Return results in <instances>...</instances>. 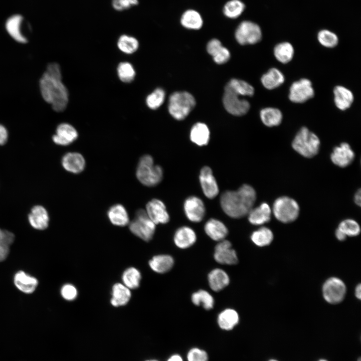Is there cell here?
<instances>
[{"label":"cell","mask_w":361,"mask_h":361,"mask_svg":"<svg viewBox=\"0 0 361 361\" xmlns=\"http://www.w3.org/2000/svg\"><path fill=\"white\" fill-rule=\"evenodd\" d=\"M40 88L44 100L51 105L57 112L63 111L69 101V92L62 81L59 65L52 63L48 65L40 81Z\"/></svg>","instance_id":"obj_1"},{"label":"cell","mask_w":361,"mask_h":361,"mask_svg":"<svg viewBox=\"0 0 361 361\" xmlns=\"http://www.w3.org/2000/svg\"><path fill=\"white\" fill-rule=\"evenodd\" d=\"M256 200V193L249 185L244 184L236 191H226L221 195L220 204L224 213L238 219L248 215Z\"/></svg>","instance_id":"obj_2"},{"label":"cell","mask_w":361,"mask_h":361,"mask_svg":"<svg viewBox=\"0 0 361 361\" xmlns=\"http://www.w3.org/2000/svg\"><path fill=\"white\" fill-rule=\"evenodd\" d=\"M320 141L318 137L307 127H303L296 133L292 142V148L299 154L311 158L319 152Z\"/></svg>","instance_id":"obj_3"},{"label":"cell","mask_w":361,"mask_h":361,"mask_svg":"<svg viewBox=\"0 0 361 361\" xmlns=\"http://www.w3.org/2000/svg\"><path fill=\"white\" fill-rule=\"evenodd\" d=\"M136 174L139 181L147 187L156 186L163 178L161 167L154 164L152 157L148 154L144 155L140 158Z\"/></svg>","instance_id":"obj_4"},{"label":"cell","mask_w":361,"mask_h":361,"mask_svg":"<svg viewBox=\"0 0 361 361\" xmlns=\"http://www.w3.org/2000/svg\"><path fill=\"white\" fill-rule=\"evenodd\" d=\"M196 105L194 96L187 92H175L169 97L168 111L175 119H184Z\"/></svg>","instance_id":"obj_5"},{"label":"cell","mask_w":361,"mask_h":361,"mask_svg":"<svg viewBox=\"0 0 361 361\" xmlns=\"http://www.w3.org/2000/svg\"><path fill=\"white\" fill-rule=\"evenodd\" d=\"M272 212L279 221L283 223H289L297 219L300 208L298 203L293 199L282 196L275 200Z\"/></svg>","instance_id":"obj_6"},{"label":"cell","mask_w":361,"mask_h":361,"mask_svg":"<svg viewBox=\"0 0 361 361\" xmlns=\"http://www.w3.org/2000/svg\"><path fill=\"white\" fill-rule=\"evenodd\" d=\"M130 231L145 241H149L154 234L155 224L149 218L146 211L138 210L129 225Z\"/></svg>","instance_id":"obj_7"},{"label":"cell","mask_w":361,"mask_h":361,"mask_svg":"<svg viewBox=\"0 0 361 361\" xmlns=\"http://www.w3.org/2000/svg\"><path fill=\"white\" fill-rule=\"evenodd\" d=\"M346 292L345 283L340 278L331 277L323 283L322 293L324 300L328 303L336 304L344 298Z\"/></svg>","instance_id":"obj_8"},{"label":"cell","mask_w":361,"mask_h":361,"mask_svg":"<svg viewBox=\"0 0 361 361\" xmlns=\"http://www.w3.org/2000/svg\"><path fill=\"white\" fill-rule=\"evenodd\" d=\"M240 95L226 85L223 102L226 110L236 116H242L246 114L250 109L249 102L239 98Z\"/></svg>","instance_id":"obj_9"},{"label":"cell","mask_w":361,"mask_h":361,"mask_svg":"<svg viewBox=\"0 0 361 361\" xmlns=\"http://www.w3.org/2000/svg\"><path fill=\"white\" fill-rule=\"evenodd\" d=\"M262 37L260 27L251 21H243L237 27L235 38L241 45L255 44L259 42Z\"/></svg>","instance_id":"obj_10"},{"label":"cell","mask_w":361,"mask_h":361,"mask_svg":"<svg viewBox=\"0 0 361 361\" xmlns=\"http://www.w3.org/2000/svg\"><path fill=\"white\" fill-rule=\"evenodd\" d=\"M314 95L311 82L309 79L302 78L291 84L289 98L292 102L302 103L312 98Z\"/></svg>","instance_id":"obj_11"},{"label":"cell","mask_w":361,"mask_h":361,"mask_svg":"<svg viewBox=\"0 0 361 361\" xmlns=\"http://www.w3.org/2000/svg\"><path fill=\"white\" fill-rule=\"evenodd\" d=\"M184 209L187 218L195 223L202 221L206 213L203 202L196 196L189 197L185 200Z\"/></svg>","instance_id":"obj_12"},{"label":"cell","mask_w":361,"mask_h":361,"mask_svg":"<svg viewBox=\"0 0 361 361\" xmlns=\"http://www.w3.org/2000/svg\"><path fill=\"white\" fill-rule=\"evenodd\" d=\"M214 257L216 262L222 264L234 265L238 261L237 253L232 248L231 242L226 240L219 241L217 244Z\"/></svg>","instance_id":"obj_13"},{"label":"cell","mask_w":361,"mask_h":361,"mask_svg":"<svg viewBox=\"0 0 361 361\" xmlns=\"http://www.w3.org/2000/svg\"><path fill=\"white\" fill-rule=\"evenodd\" d=\"M199 180L203 192L207 198L213 199L218 195V185L209 166H205L202 168L200 172Z\"/></svg>","instance_id":"obj_14"},{"label":"cell","mask_w":361,"mask_h":361,"mask_svg":"<svg viewBox=\"0 0 361 361\" xmlns=\"http://www.w3.org/2000/svg\"><path fill=\"white\" fill-rule=\"evenodd\" d=\"M354 157V151L346 142H342L335 147L330 154L331 161L340 167L348 166L353 161Z\"/></svg>","instance_id":"obj_15"},{"label":"cell","mask_w":361,"mask_h":361,"mask_svg":"<svg viewBox=\"0 0 361 361\" xmlns=\"http://www.w3.org/2000/svg\"><path fill=\"white\" fill-rule=\"evenodd\" d=\"M145 211L155 225L166 224L169 221V216L164 204L158 199H154L148 202Z\"/></svg>","instance_id":"obj_16"},{"label":"cell","mask_w":361,"mask_h":361,"mask_svg":"<svg viewBox=\"0 0 361 361\" xmlns=\"http://www.w3.org/2000/svg\"><path fill=\"white\" fill-rule=\"evenodd\" d=\"M78 136L76 129L67 123L60 124L57 127L56 134L52 137L55 143L60 145H68L77 139Z\"/></svg>","instance_id":"obj_17"},{"label":"cell","mask_w":361,"mask_h":361,"mask_svg":"<svg viewBox=\"0 0 361 361\" xmlns=\"http://www.w3.org/2000/svg\"><path fill=\"white\" fill-rule=\"evenodd\" d=\"M28 220L31 226L37 230H44L49 226L48 213L44 207L40 205L35 206L31 209Z\"/></svg>","instance_id":"obj_18"},{"label":"cell","mask_w":361,"mask_h":361,"mask_svg":"<svg viewBox=\"0 0 361 361\" xmlns=\"http://www.w3.org/2000/svg\"><path fill=\"white\" fill-rule=\"evenodd\" d=\"M197 240V235L193 229L188 226H183L176 230L173 241L175 245L180 249H187L193 245Z\"/></svg>","instance_id":"obj_19"},{"label":"cell","mask_w":361,"mask_h":361,"mask_svg":"<svg viewBox=\"0 0 361 361\" xmlns=\"http://www.w3.org/2000/svg\"><path fill=\"white\" fill-rule=\"evenodd\" d=\"M272 209L266 203L252 208L248 214L249 222L254 225H262L268 222L271 218Z\"/></svg>","instance_id":"obj_20"},{"label":"cell","mask_w":361,"mask_h":361,"mask_svg":"<svg viewBox=\"0 0 361 361\" xmlns=\"http://www.w3.org/2000/svg\"><path fill=\"white\" fill-rule=\"evenodd\" d=\"M14 282L19 290L27 294L34 292L38 285V281L36 278L23 271H19L15 274Z\"/></svg>","instance_id":"obj_21"},{"label":"cell","mask_w":361,"mask_h":361,"mask_svg":"<svg viewBox=\"0 0 361 361\" xmlns=\"http://www.w3.org/2000/svg\"><path fill=\"white\" fill-rule=\"evenodd\" d=\"M204 230L211 239L216 241L224 240L228 234L226 225L221 221L214 218L210 219L206 223Z\"/></svg>","instance_id":"obj_22"},{"label":"cell","mask_w":361,"mask_h":361,"mask_svg":"<svg viewBox=\"0 0 361 361\" xmlns=\"http://www.w3.org/2000/svg\"><path fill=\"white\" fill-rule=\"evenodd\" d=\"M62 164L65 169L72 173L82 172L85 166L83 156L78 152H68L62 159Z\"/></svg>","instance_id":"obj_23"},{"label":"cell","mask_w":361,"mask_h":361,"mask_svg":"<svg viewBox=\"0 0 361 361\" xmlns=\"http://www.w3.org/2000/svg\"><path fill=\"white\" fill-rule=\"evenodd\" d=\"M207 50L217 64H224L230 59L229 51L223 47L221 42L217 39H214L210 41L207 44Z\"/></svg>","instance_id":"obj_24"},{"label":"cell","mask_w":361,"mask_h":361,"mask_svg":"<svg viewBox=\"0 0 361 361\" xmlns=\"http://www.w3.org/2000/svg\"><path fill=\"white\" fill-rule=\"evenodd\" d=\"M334 102L341 110L349 108L353 103L354 97L352 92L346 87L338 85L333 89Z\"/></svg>","instance_id":"obj_25"},{"label":"cell","mask_w":361,"mask_h":361,"mask_svg":"<svg viewBox=\"0 0 361 361\" xmlns=\"http://www.w3.org/2000/svg\"><path fill=\"white\" fill-rule=\"evenodd\" d=\"M208 282L211 289L218 292L229 285L230 278L224 270L220 268H215L209 273Z\"/></svg>","instance_id":"obj_26"},{"label":"cell","mask_w":361,"mask_h":361,"mask_svg":"<svg viewBox=\"0 0 361 361\" xmlns=\"http://www.w3.org/2000/svg\"><path fill=\"white\" fill-rule=\"evenodd\" d=\"M23 18L19 15H14L8 19L6 23V28L9 35L17 42L25 43L27 39L22 34L21 26Z\"/></svg>","instance_id":"obj_27"},{"label":"cell","mask_w":361,"mask_h":361,"mask_svg":"<svg viewBox=\"0 0 361 361\" xmlns=\"http://www.w3.org/2000/svg\"><path fill=\"white\" fill-rule=\"evenodd\" d=\"M210 132L205 123L198 122L192 127L190 132L191 140L198 146H202L208 144Z\"/></svg>","instance_id":"obj_28"},{"label":"cell","mask_w":361,"mask_h":361,"mask_svg":"<svg viewBox=\"0 0 361 361\" xmlns=\"http://www.w3.org/2000/svg\"><path fill=\"white\" fill-rule=\"evenodd\" d=\"M112 298L110 302L114 307L125 305L131 298V292L128 288L121 283H116L112 287Z\"/></svg>","instance_id":"obj_29"},{"label":"cell","mask_w":361,"mask_h":361,"mask_svg":"<svg viewBox=\"0 0 361 361\" xmlns=\"http://www.w3.org/2000/svg\"><path fill=\"white\" fill-rule=\"evenodd\" d=\"M174 264L173 258L169 255H156L149 261L150 268L158 273H165L169 271Z\"/></svg>","instance_id":"obj_30"},{"label":"cell","mask_w":361,"mask_h":361,"mask_svg":"<svg viewBox=\"0 0 361 361\" xmlns=\"http://www.w3.org/2000/svg\"><path fill=\"white\" fill-rule=\"evenodd\" d=\"M261 80L265 88L272 90L282 85L285 81V77L279 70L272 68L262 76Z\"/></svg>","instance_id":"obj_31"},{"label":"cell","mask_w":361,"mask_h":361,"mask_svg":"<svg viewBox=\"0 0 361 361\" xmlns=\"http://www.w3.org/2000/svg\"><path fill=\"white\" fill-rule=\"evenodd\" d=\"M107 215L111 223L115 226H125L129 223L127 212L121 204H116L110 207Z\"/></svg>","instance_id":"obj_32"},{"label":"cell","mask_w":361,"mask_h":361,"mask_svg":"<svg viewBox=\"0 0 361 361\" xmlns=\"http://www.w3.org/2000/svg\"><path fill=\"white\" fill-rule=\"evenodd\" d=\"M218 323L224 330L232 329L239 322V316L237 312L231 308H227L220 313L218 316Z\"/></svg>","instance_id":"obj_33"},{"label":"cell","mask_w":361,"mask_h":361,"mask_svg":"<svg viewBox=\"0 0 361 361\" xmlns=\"http://www.w3.org/2000/svg\"><path fill=\"white\" fill-rule=\"evenodd\" d=\"M261 119L263 124L268 127L279 125L282 122L283 115L281 111L276 108L266 107L262 109L260 113Z\"/></svg>","instance_id":"obj_34"},{"label":"cell","mask_w":361,"mask_h":361,"mask_svg":"<svg viewBox=\"0 0 361 361\" xmlns=\"http://www.w3.org/2000/svg\"><path fill=\"white\" fill-rule=\"evenodd\" d=\"M251 240L258 247H265L273 241L274 236L272 231L268 228L262 227L254 231L251 235Z\"/></svg>","instance_id":"obj_35"},{"label":"cell","mask_w":361,"mask_h":361,"mask_svg":"<svg viewBox=\"0 0 361 361\" xmlns=\"http://www.w3.org/2000/svg\"><path fill=\"white\" fill-rule=\"evenodd\" d=\"M274 55L280 63L286 64L292 59L294 50L292 45L289 42L278 44L274 48Z\"/></svg>","instance_id":"obj_36"},{"label":"cell","mask_w":361,"mask_h":361,"mask_svg":"<svg viewBox=\"0 0 361 361\" xmlns=\"http://www.w3.org/2000/svg\"><path fill=\"white\" fill-rule=\"evenodd\" d=\"M182 25L190 29L198 30L203 25V19L200 14L193 10L186 11L180 19Z\"/></svg>","instance_id":"obj_37"},{"label":"cell","mask_w":361,"mask_h":361,"mask_svg":"<svg viewBox=\"0 0 361 361\" xmlns=\"http://www.w3.org/2000/svg\"><path fill=\"white\" fill-rule=\"evenodd\" d=\"M141 278L140 272L134 267H130L126 269L122 276L124 285L129 289L137 288L140 285Z\"/></svg>","instance_id":"obj_38"},{"label":"cell","mask_w":361,"mask_h":361,"mask_svg":"<svg viewBox=\"0 0 361 361\" xmlns=\"http://www.w3.org/2000/svg\"><path fill=\"white\" fill-rule=\"evenodd\" d=\"M191 299L195 305H202L207 310L212 309L214 305L213 296L205 290H200L194 292L192 295Z\"/></svg>","instance_id":"obj_39"},{"label":"cell","mask_w":361,"mask_h":361,"mask_svg":"<svg viewBox=\"0 0 361 361\" xmlns=\"http://www.w3.org/2000/svg\"><path fill=\"white\" fill-rule=\"evenodd\" d=\"M15 240V235L9 231L0 228V262L8 257L10 248Z\"/></svg>","instance_id":"obj_40"},{"label":"cell","mask_w":361,"mask_h":361,"mask_svg":"<svg viewBox=\"0 0 361 361\" xmlns=\"http://www.w3.org/2000/svg\"><path fill=\"white\" fill-rule=\"evenodd\" d=\"M117 47L123 53L131 54L137 51L139 47V43L135 38L123 35L120 36L118 40Z\"/></svg>","instance_id":"obj_41"},{"label":"cell","mask_w":361,"mask_h":361,"mask_svg":"<svg viewBox=\"0 0 361 361\" xmlns=\"http://www.w3.org/2000/svg\"><path fill=\"white\" fill-rule=\"evenodd\" d=\"M226 85L241 96H251L254 93L253 86L243 80L233 79Z\"/></svg>","instance_id":"obj_42"},{"label":"cell","mask_w":361,"mask_h":361,"mask_svg":"<svg viewBox=\"0 0 361 361\" xmlns=\"http://www.w3.org/2000/svg\"><path fill=\"white\" fill-rule=\"evenodd\" d=\"M117 75L119 79L124 83H130L134 79L136 75L133 66L129 62L120 63L117 68Z\"/></svg>","instance_id":"obj_43"},{"label":"cell","mask_w":361,"mask_h":361,"mask_svg":"<svg viewBox=\"0 0 361 361\" xmlns=\"http://www.w3.org/2000/svg\"><path fill=\"white\" fill-rule=\"evenodd\" d=\"M245 8V5L241 1L231 0L225 5L223 12L226 17L235 19L241 15Z\"/></svg>","instance_id":"obj_44"},{"label":"cell","mask_w":361,"mask_h":361,"mask_svg":"<svg viewBox=\"0 0 361 361\" xmlns=\"http://www.w3.org/2000/svg\"><path fill=\"white\" fill-rule=\"evenodd\" d=\"M337 229L346 237H355L360 232V228L358 223L351 219L342 221L338 225Z\"/></svg>","instance_id":"obj_45"},{"label":"cell","mask_w":361,"mask_h":361,"mask_svg":"<svg viewBox=\"0 0 361 361\" xmlns=\"http://www.w3.org/2000/svg\"><path fill=\"white\" fill-rule=\"evenodd\" d=\"M164 99V91L162 89L158 88L147 96L146 103L149 108L156 109L162 104Z\"/></svg>","instance_id":"obj_46"},{"label":"cell","mask_w":361,"mask_h":361,"mask_svg":"<svg viewBox=\"0 0 361 361\" xmlns=\"http://www.w3.org/2000/svg\"><path fill=\"white\" fill-rule=\"evenodd\" d=\"M317 38L320 44L326 48H333L337 45L338 42L337 36L327 30L320 31L318 34Z\"/></svg>","instance_id":"obj_47"},{"label":"cell","mask_w":361,"mask_h":361,"mask_svg":"<svg viewBox=\"0 0 361 361\" xmlns=\"http://www.w3.org/2000/svg\"><path fill=\"white\" fill-rule=\"evenodd\" d=\"M188 361H208V356L207 352L198 348H193L188 353Z\"/></svg>","instance_id":"obj_48"},{"label":"cell","mask_w":361,"mask_h":361,"mask_svg":"<svg viewBox=\"0 0 361 361\" xmlns=\"http://www.w3.org/2000/svg\"><path fill=\"white\" fill-rule=\"evenodd\" d=\"M61 294L62 297L66 300L72 301L75 300L78 294L76 288L70 284L64 285L61 289Z\"/></svg>","instance_id":"obj_49"},{"label":"cell","mask_w":361,"mask_h":361,"mask_svg":"<svg viewBox=\"0 0 361 361\" xmlns=\"http://www.w3.org/2000/svg\"><path fill=\"white\" fill-rule=\"evenodd\" d=\"M138 0H112V6L114 10L122 11L138 4Z\"/></svg>","instance_id":"obj_50"},{"label":"cell","mask_w":361,"mask_h":361,"mask_svg":"<svg viewBox=\"0 0 361 361\" xmlns=\"http://www.w3.org/2000/svg\"><path fill=\"white\" fill-rule=\"evenodd\" d=\"M8 132L6 128L0 124V145L5 144L8 140Z\"/></svg>","instance_id":"obj_51"},{"label":"cell","mask_w":361,"mask_h":361,"mask_svg":"<svg viewBox=\"0 0 361 361\" xmlns=\"http://www.w3.org/2000/svg\"><path fill=\"white\" fill-rule=\"evenodd\" d=\"M354 201L355 204L360 206L361 204V191L358 189L355 193L354 196Z\"/></svg>","instance_id":"obj_52"},{"label":"cell","mask_w":361,"mask_h":361,"mask_svg":"<svg viewBox=\"0 0 361 361\" xmlns=\"http://www.w3.org/2000/svg\"><path fill=\"white\" fill-rule=\"evenodd\" d=\"M335 235L337 239L340 241L345 240L347 237L342 232H341L337 228L335 231Z\"/></svg>","instance_id":"obj_53"},{"label":"cell","mask_w":361,"mask_h":361,"mask_svg":"<svg viewBox=\"0 0 361 361\" xmlns=\"http://www.w3.org/2000/svg\"><path fill=\"white\" fill-rule=\"evenodd\" d=\"M354 294H355V297H356L357 298H358V299H360V297H361V286H360V284H358V285L356 286V287H355V288Z\"/></svg>","instance_id":"obj_54"},{"label":"cell","mask_w":361,"mask_h":361,"mask_svg":"<svg viewBox=\"0 0 361 361\" xmlns=\"http://www.w3.org/2000/svg\"><path fill=\"white\" fill-rule=\"evenodd\" d=\"M167 361H183L182 357L178 354H174L171 356Z\"/></svg>","instance_id":"obj_55"},{"label":"cell","mask_w":361,"mask_h":361,"mask_svg":"<svg viewBox=\"0 0 361 361\" xmlns=\"http://www.w3.org/2000/svg\"><path fill=\"white\" fill-rule=\"evenodd\" d=\"M317 361H328V360L324 358H320Z\"/></svg>","instance_id":"obj_56"},{"label":"cell","mask_w":361,"mask_h":361,"mask_svg":"<svg viewBox=\"0 0 361 361\" xmlns=\"http://www.w3.org/2000/svg\"><path fill=\"white\" fill-rule=\"evenodd\" d=\"M268 361H279V360H278L276 359L271 358V359H269Z\"/></svg>","instance_id":"obj_57"},{"label":"cell","mask_w":361,"mask_h":361,"mask_svg":"<svg viewBox=\"0 0 361 361\" xmlns=\"http://www.w3.org/2000/svg\"><path fill=\"white\" fill-rule=\"evenodd\" d=\"M357 361H360V358H359L358 359Z\"/></svg>","instance_id":"obj_58"},{"label":"cell","mask_w":361,"mask_h":361,"mask_svg":"<svg viewBox=\"0 0 361 361\" xmlns=\"http://www.w3.org/2000/svg\"><path fill=\"white\" fill-rule=\"evenodd\" d=\"M147 361H157V360H147Z\"/></svg>","instance_id":"obj_59"}]
</instances>
